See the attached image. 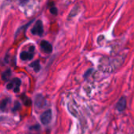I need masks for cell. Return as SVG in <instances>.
I'll return each mask as SVG.
<instances>
[{
	"label": "cell",
	"mask_w": 134,
	"mask_h": 134,
	"mask_svg": "<svg viewBox=\"0 0 134 134\" xmlns=\"http://www.w3.org/2000/svg\"><path fill=\"white\" fill-rule=\"evenodd\" d=\"M20 80L17 78H15L8 83L7 89L13 90L15 93H17L20 90Z\"/></svg>",
	"instance_id": "1"
},
{
	"label": "cell",
	"mask_w": 134,
	"mask_h": 134,
	"mask_svg": "<svg viewBox=\"0 0 134 134\" xmlns=\"http://www.w3.org/2000/svg\"><path fill=\"white\" fill-rule=\"evenodd\" d=\"M31 33L33 35H37L41 36L43 34V25L41 20H38L31 29Z\"/></svg>",
	"instance_id": "2"
},
{
	"label": "cell",
	"mask_w": 134,
	"mask_h": 134,
	"mask_svg": "<svg viewBox=\"0 0 134 134\" xmlns=\"http://www.w3.org/2000/svg\"><path fill=\"white\" fill-rule=\"evenodd\" d=\"M34 46H31V49L28 50V51H23L20 57V59L23 60H30L32 59L33 56H34Z\"/></svg>",
	"instance_id": "3"
},
{
	"label": "cell",
	"mask_w": 134,
	"mask_h": 134,
	"mask_svg": "<svg viewBox=\"0 0 134 134\" xmlns=\"http://www.w3.org/2000/svg\"><path fill=\"white\" fill-rule=\"evenodd\" d=\"M40 119H41V122H42V124L48 125L50 122L51 119H52V111H51V110H48V111H45L41 115Z\"/></svg>",
	"instance_id": "4"
},
{
	"label": "cell",
	"mask_w": 134,
	"mask_h": 134,
	"mask_svg": "<svg viewBox=\"0 0 134 134\" xmlns=\"http://www.w3.org/2000/svg\"><path fill=\"white\" fill-rule=\"evenodd\" d=\"M40 46H41V48H42V51L45 52L46 53H52L53 46H52V45L49 42H47L46 40H42L41 42Z\"/></svg>",
	"instance_id": "5"
},
{
	"label": "cell",
	"mask_w": 134,
	"mask_h": 134,
	"mask_svg": "<svg viewBox=\"0 0 134 134\" xmlns=\"http://www.w3.org/2000/svg\"><path fill=\"white\" fill-rule=\"evenodd\" d=\"M126 100L125 97H122V98L119 100V101L118 102L116 108H117V109H118L119 111H122L126 108Z\"/></svg>",
	"instance_id": "6"
},
{
	"label": "cell",
	"mask_w": 134,
	"mask_h": 134,
	"mask_svg": "<svg viewBox=\"0 0 134 134\" xmlns=\"http://www.w3.org/2000/svg\"><path fill=\"white\" fill-rule=\"evenodd\" d=\"M11 76V71L10 70H7V71H5V72H3L2 73V79L4 80V81H7L9 79V77Z\"/></svg>",
	"instance_id": "7"
},
{
	"label": "cell",
	"mask_w": 134,
	"mask_h": 134,
	"mask_svg": "<svg viewBox=\"0 0 134 134\" xmlns=\"http://www.w3.org/2000/svg\"><path fill=\"white\" fill-rule=\"evenodd\" d=\"M31 67L33 68V69L35 71H38L40 70V64H39V62L37 60V61H35L33 63L31 64Z\"/></svg>",
	"instance_id": "8"
},
{
	"label": "cell",
	"mask_w": 134,
	"mask_h": 134,
	"mask_svg": "<svg viewBox=\"0 0 134 134\" xmlns=\"http://www.w3.org/2000/svg\"><path fill=\"white\" fill-rule=\"evenodd\" d=\"M50 13L53 15H57V9L56 7H52L50 8Z\"/></svg>",
	"instance_id": "9"
},
{
	"label": "cell",
	"mask_w": 134,
	"mask_h": 134,
	"mask_svg": "<svg viewBox=\"0 0 134 134\" xmlns=\"http://www.w3.org/2000/svg\"><path fill=\"white\" fill-rule=\"evenodd\" d=\"M28 1H29V0H20V2L21 5H24V4H25V3H27Z\"/></svg>",
	"instance_id": "10"
}]
</instances>
